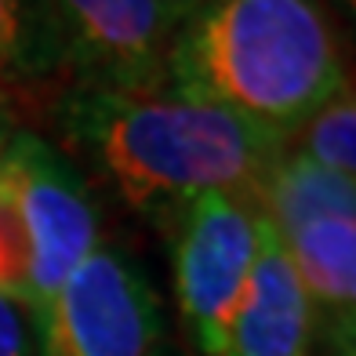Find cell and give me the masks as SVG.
<instances>
[{"mask_svg": "<svg viewBox=\"0 0 356 356\" xmlns=\"http://www.w3.org/2000/svg\"><path fill=\"white\" fill-rule=\"evenodd\" d=\"M22 127H29V120H26L22 106L15 102V99H8L4 91H0V156H4L8 142H11L15 135H19Z\"/></svg>", "mask_w": 356, "mask_h": 356, "instance_id": "cell-11", "label": "cell"}, {"mask_svg": "<svg viewBox=\"0 0 356 356\" xmlns=\"http://www.w3.org/2000/svg\"><path fill=\"white\" fill-rule=\"evenodd\" d=\"M66 47V84L164 91L175 22L160 0H51Z\"/></svg>", "mask_w": 356, "mask_h": 356, "instance_id": "cell-6", "label": "cell"}, {"mask_svg": "<svg viewBox=\"0 0 356 356\" xmlns=\"http://www.w3.org/2000/svg\"><path fill=\"white\" fill-rule=\"evenodd\" d=\"M37 338L40 356H182L149 273L109 240L62 284Z\"/></svg>", "mask_w": 356, "mask_h": 356, "instance_id": "cell-4", "label": "cell"}, {"mask_svg": "<svg viewBox=\"0 0 356 356\" xmlns=\"http://www.w3.org/2000/svg\"><path fill=\"white\" fill-rule=\"evenodd\" d=\"M70 80L51 0H0V91L37 127L47 99Z\"/></svg>", "mask_w": 356, "mask_h": 356, "instance_id": "cell-8", "label": "cell"}, {"mask_svg": "<svg viewBox=\"0 0 356 356\" xmlns=\"http://www.w3.org/2000/svg\"><path fill=\"white\" fill-rule=\"evenodd\" d=\"M168 229L175 298L186 338L200 356H222L225 327L248 284L262 236L258 193H204L178 211Z\"/></svg>", "mask_w": 356, "mask_h": 356, "instance_id": "cell-5", "label": "cell"}, {"mask_svg": "<svg viewBox=\"0 0 356 356\" xmlns=\"http://www.w3.org/2000/svg\"><path fill=\"white\" fill-rule=\"evenodd\" d=\"M99 240L91 182L44 131L22 127L0 156V295L37 323Z\"/></svg>", "mask_w": 356, "mask_h": 356, "instance_id": "cell-3", "label": "cell"}, {"mask_svg": "<svg viewBox=\"0 0 356 356\" xmlns=\"http://www.w3.org/2000/svg\"><path fill=\"white\" fill-rule=\"evenodd\" d=\"M160 4H164V11L171 15V22H175V26H182L189 15H193V8L200 4V0H160Z\"/></svg>", "mask_w": 356, "mask_h": 356, "instance_id": "cell-12", "label": "cell"}, {"mask_svg": "<svg viewBox=\"0 0 356 356\" xmlns=\"http://www.w3.org/2000/svg\"><path fill=\"white\" fill-rule=\"evenodd\" d=\"M80 175H95L127 211L168 229L204 193H258L287 138L211 102L164 91L62 84L37 117Z\"/></svg>", "mask_w": 356, "mask_h": 356, "instance_id": "cell-1", "label": "cell"}, {"mask_svg": "<svg viewBox=\"0 0 356 356\" xmlns=\"http://www.w3.org/2000/svg\"><path fill=\"white\" fill-rule=\"evenodd\" d=\"M0 356H40L33 316L4 295H0Z\"/></svg>", "mask_w": 356, "mask_h": 356, "instance_id": "cell-10", "label": "cell"}, {"mask_svg": "<svg viewBox=\"0 0 356 356\" xmlns=\"http://www.w3.org/2000/svg\"><path fill=\"white\" fill-rule=\"evenodd\" d=\"M295 149L316 168L356 182V99L353 76L323 102L295 135Z\"/></svg>", "mask_w": 356, "mask_h": 356, "instance_id": "cell-9", "label": "cell"}, {"mask_svg": "<svg viewBox=\"0 0 356 356\" xmlns=\"http://www.w3.org/2000/svg\"><path fill=\"white\" fill-rule=\"evenodd\" d=\"M349 76L327 0H200L168 58V88L287 142Z\"/></svg>", "mask_w": 356, "mask_h": 356, "instance_id": "cell-2", "label": "cell"}, {"mask_svg": "<svg viewBox=\"0 0 356 356\" xmlns=\"http://www.w3.org/2000/svg\"><path fill=\"white\" fill-rule=\"evenodd\" d=\"M222 356H316L309 298L266 211L258 254L225 327Z\"/></svg>", "mask_w": 356, "mask_h": 356, "instance_id": "cell-7", "label": "cell"}]
</instances>
